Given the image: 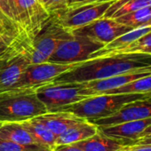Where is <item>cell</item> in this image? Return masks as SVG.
<instances>
[{
	"mask_svg": "<svg viewBox=\"0 0 151 151\" xmlns=\"http://www.w3.org/2000/svg\"><path fill=\"white\" fill-rule=\"evenodd\" d=\"M140 71H151V53L126 52L89 59L62 73L52 82H87Z\"/></svg>",
	"mask_w": 151,
	"mask_h": 151,
	"instance_id": "1",
	"label": "cell"
},
{
	"mask_svg": "<svg viewBox=\"0 0 151 151\" xmlns=\"http://www.w3.org/2000/svg\"><path fill=\"white\" fill-rule=\"evenodd\" d=\"M147 93H103L88 97L80 101L57 109L52 111H63L74 114L89 122L104 118L115 114L123 106L132 101L144 99Z\"/></svg>",
	"mask_w": 151,
	"mask_h": 151,
	"instance_id": "2",
	"label": "cell"
},
{
	"mask_svg": "<svg viewBox=\"0 0 151 151\" xmlns=\"http://www.w3.org/2000/svg\"><path fill=\"white\" fill-rule=\"evenodd\" d=\"M36 88H14L0 93V122L22 123L47 113Z\"/></svg>",
	"mask_w": 151,
	"mask_h": 151,
	"instance_id": "3",
	"label": "cell"
},
{
	"mask_svg": "<svg viewBox=\"0 0 151 151\" xmlns=\"http://www.w3.org/2000/svg\"><path fill=\"white\" fill-rule=\"evenodd\" d=\"M73 34L65 29L55 18H52L47 23L30 39H25L24 51L30 63H41L48 61L59 45L65 40L73 37Z\"/></svg>",
	"mask_w": 151,
	"mask_h": 151,
	"instance_id": "4",
	"label": "cell"
},
{
	"mask_svg": "<svg viewBox=\"0 0 151 151\" xmlns=\"http://www.w3.org/2000/svg\"><path fill=\"white\" fill-rule=\"evenodd\" d=\"M36 93L48 112L94 96V93L86 86L84 82H51L37 87Z\"/></svg>",
	"mask_w": 151,
	"mask_h": 151,
	"instance_id": "5",
	"label": "cell"
},
{
	"mask_svg": "<svg viewBox=\"0 0 151 151\" xmlns=\"http://www.w3.org/2000/svg\"><path fill=\"white\" fill-rule=\"evenodd\" d=\"M8 16L19 25L27 39L33 37L52 18L41 0H10Z\"/></svg>",
	"mask_w": 151,
	"mask_h": 151,
	"instance_id": "6",
	"label": "cell"
},
{
	"mask_svg": "<svg viewBox=\"0 0 151 151\" xmlns=\"http://www.w3.org/2000/svg\"><path fill=\"white\" fill-rule=\"evenodd\" d=\"M105 45L93 38L73 36L70 39L62 41L48 61L58 63H78L90 59L91 54L101 49Z\"/></svg>",
	"mask_w": 151,
	"mask_h": 151,
	"instance_id": "7",
	"label": "cell"
},
{
	"mask_svg": "<svg viewBox=\"0 0 151 151\" xmlns=\"http://www.w3.org/2000/svg\"><path fill=\"white\" fill-rule=\"evenodd\" d=\"M114 1L116 0L75 7H66L53 15L65 29L72 32L73 30L86 26L95 20L104 17L107 10Z\"/></svg>",
	"mask_w": 151,
	"mask_h": 151,
	"instance_id": "8",
	"label": "cell"
},
{
	"mask_svg": "<svg viewBox=\"0 0 151 151\" xmlns=\"http://www.w3.org/2000/svg\"><path fill=\"white\" fill-rule=\"evenodd\" d=\"M78 63H58L51 61L30 63L22 74L15 88H37L51 83L60 75L75 68Z\"/></svg>",
	"mask_w": 151,
	"mask_h": 151,
	"instance_id": "9",
	"label": "cell"
},
{
	"mask_svg": "<svg viewBox=\"0 0 151 151\" xmlns=\"http://www.w3.org/2000/svg\"><path fill=\"white\" fill-rule=\"evenodd\" d=\"M133 29L117 22L115 19L102 17L72 31L75 36L87 37L103 45H108Z\"/></svg>",
	"mask_w": 151,
	"mask_h": 151,
	"instance_id": "10",
	"label": "cell"
},
{
	"mask_svg": "<svg viewBox=\"0 0 151 151\" xmlns=\"http://www.w3.org/2000/svg\"><path fill=\"white\" fill-rule=\"evenodd\" d=\"M151 117V95L144 99L137 100L123 106L115 114L97 120L91 121L97 126H108L119 123L145 119Z\"/></svg>",
	"mask_w": 151,
	"mask_h": 151,
	"instance_id": "11",
	"label": "cell"
},
{
	"mask_svg": "<svg viewBox=\"0 0 151 151\" xmlns=\"http://www.w3.org/2000/svg\"><path fill=\"white\" fill-rule=\"evenodd\" d=\"M150 124L151 117L126 121L108 126H98V129L103 134L115 139L127 142L130 146L141 137L142 132Z\"/></svg>",
	"mask_w": 151,
	"mask_h": 151,
	"instance_id": "12",
	"label": "cell"
},
{
	"mask_svg": "<svg viewBox=\"0 0 151 151\" xmlns=\"http://www.w3.org/2000/svg\"><path fill=\"white\" fill-rule=\"evenodd\" d=\"M29 64L30 61L24 51V47L10 58L0 68V93L15 88Z\"/></svg>",
	"mask_w": 151,
	"mask_h": 151,
	"instance_id": "13",
	"label": "cell"
},
{
	"mask_svg": "<svg viewBox=\"0 0 151 151\" xmlns=\"http://www.w3.org/2000/svg\"><path fill=\"white\" fill-rule=\"evenodd\" d=\"M150 74H151V71L133 72V73L123 74L119 76H115V77L102 78V79L91 80V81H87L84 83L86 86L88 87L94 93V95H98V94L106 93L109 91L118 88L131 81L143 78L145 76H147Z\"/></svg>",
	"mask_w": 151,
	"mask_h": 151,
	"instance_id": "14",
	"label": "cell"
},
{
	"mask_svg": "<svg viewBox=\"0 0 151 151\" xmlns=\"http://www.w3.org/2000/svg\"><path fill=\"white\" fill-rule=\"evenodd\" d=\"M35 118L48 127L54 133L56 138L69 127L86 121V119L78 117L74 114L63 111L47 112Z\"/></svg>",
	"mask_w": 151,
	"mask_h": 151,
	"instance_id": "15",
	"label": "cell"
},
{
	"mask_svg": "<svg viewBox=\"0 0 151 151\" xmlns=\"http://www.w3.org/2000/svg\"><path fill=\"white\" fill-rule=\"evenodd\" d=\"M84 151H122L126 146L127 142L121 141L110 138L99 131L90 138L74 143Z\"/></svg>",
	"mask_w": 151,
	"mask_h": 151,
	"instance_id": "16",
	"label": "cell"
},
{
	"mask_svg": "<svg viewBox=\"0 0 151 151\" xmlns=\"http://www.w3.org/2000/svg\"><path fill=\"white\" fill-rule=\"evenodd\" d=\"M98 132V126L86 120L75 124L56 138V147L60 145L74 144L86 139Z\"/></svg>",
	"mask_w": 151,
	"mask_h": 151,
	"instance_id": "17",
	"label": "cell"
},
{
	"mask_svg": "<svg viewBox=\"0 0 151 151\" xmlns=\"http://www.w3.org/2000/svg\"><path fill=\"white\" fill-rule=\"evenodd\" d=\"M22 124L29 132L36 143L43 145L50 148L52 151L56 147V136L48 127H46L41 122H39L36 118H32L22 122Z\"/></svg>",
	"mask_w": 151,
	"mask_h": 151,
	"instance_id": "18",
	"label": "cell"
},
{
	"mask_svg": "<svg viewBox=\"0 0 151 151\" xmlns=\"http://www.w3.org/2000/svg\"><path fill=\"white\" fill-rule=\"evenodd\" d=\"M0 139L19 144L36 143L22 123H3L0 126Z\"/></svg>",
	"mask_w": 151,
	"mask_h": 151,
	"instance_id": "19",
	"label": "cell"
},
{
	"mask_svg": "<svg viewBox=\"0 0 151 151\" xmlns=\"http://www.w3.org/2000/svg\"><path fill=\"white\" fill-rule=\"evenodd\" d=\"M148 6H151V0H116L107 10L104 17L116 19Z\"/></svg>",
	"mask_w": 151,
	"mask_h": 151,
	"instance_id": "20",
	"label": "cell"
},
{
	"mask_svg": "<svg viewBox=\"0 0 151 151\" xmlns=\"http://www.w3.org/2000/svg\"><path fill=\"white\" fill-rule=\"evenodd\" d=\"M117 22L132 29L151 26V6L141 8L115 19Z\"/></svg>",
	"mask_w": 151,
	"mask_h": 151,
	"instance_id": "21",
	"label": "cell"
},
{
	"mask_svg": "<svg viewBox=\"0 0 151 151\" xmlns=\"http://www.w3.org/2000/svg\"><path fill=\"white\" fill-rule=\"evenodd\" d=\"M151 93V74L131 81L106 93Z\"/></svg>",
	"mask_w": 151,
	"mask_h": 151,
	"instance_id": "22",
	"label": "cell"
},
{
	"mask_svg": "<svg viewBox=\"0 0 151 151\" xmlns=\"http://www.w3.org/2000/svg\"><path fill=\"white\" fill-rule=\"evenodd\" d=\"M126 52H151V31L146 33L141 37L134 41L133 43L122 47L120 49L115 50L109 52L108 55H113L117 53H126ZM106 55V56H108Z\"/></svg>",
	"mask_w": 151,
	"mask_h": 151,
	"instance_id": "23",
	"label": "cell"
},
{
	"mask_svg": "<svg viewBox=\"0 0 151 151\" xmlns=\"http://www.w3.org/2000/svg\"><path fill=\"white\" fill-rule=\"evenodd\" d=\"M0 151H52V150L38 143L19 144L9 140L0 139Z\"/></svg>",
	"mask_w": 151,
	"mask_h": 151,
	"instance_id": "24",
	"label": "cell"
},
{
	"mask_svg": "<svg viewBox=\"0 0 151 151\" xmlns=\"http://www.w3.org/2000/svg\"><path fill=\"white\" fill-rule=\"evenodd\" d=\"M0 34L18 37L22 35L19 25L0 8Z\"/></svg>",
	"mask_w": 151,
	"mask_h": 151,
	"instance_id": "25",
	"label": "cell"
},
{
	"mask_svg": "<svg viewBox=\"0 0 151 151\" xmlns=\"http://www.w3.org/2000/svg\"><path fill=\"white\" fill-rule=\"evenodd\" d=\"M25 39H26V37L24 35L20 36L17 38V40L14 42V44L5 53H3L2 55H0V68H1L2 66H4L6 64V62L10 58H12L14 55H15L17 52H19L21 50L23 49Z\"/></svg>",
	"mask_w": 151,
	"mask_h": 151,
	"instance_id": "26",
	"label": "cell"
},
{
	"mask_svg": "<svg viewBox=\"0 0 151 151\" xmlns=\"http://www.w3.org/2000/svg\"><path fill=\"white\" fill-rule=\"evenodd\" d=\"M41 1L46 10L53 15L67 7L68 0H41Z\"/></svg>",
	"mask_w": 151,
	"mask_h": 151,
	"instance_id": "27",
	"label": "cell"
},
{
	"mask_svg": "<svg viewBox=\"0 0 151 151\" xmlns=\"http://www.w3.org/2000/svg\"><path fill=\"white\" fill-rule=\"evenodd\" d=\"M20 36H22V35H20ZM20 36L12 37V36H8V35L0 34V55L5 53L14 44V42L17 40V38Z\"/></svg>",
	"mask_w": 151,
	"mask_h": 151,
	"instance_id": "28",
	"label": "cell"
},
{
	"mask_svg": "<svg viewBox=\"0 0 151 151\" xmlns=\"http://www.w3.org/2000/svg\"><path fill=\"white\" fill-rule=\"evenodd\" d=\"M107 1H113V0H68L67 4V7H75V6L88 5V4L101 3V2H107Z\"/></svg>",
	"mask_w": 151,
	"mask_h": 151,
	"instance_id": "29",
	"label": "cell"
},
{
	"mask_svg": "<svg viewBox=\"0 0 151 151\" xmlns=\"http://www.w3.org/2000/svg\"><path fill=\"white\" fill-rule=\"evenodd\" d=\"M122 151H151V145L133 144L126 146Z\"/></svg>",
	"mask_w": 151,
	"mask_h": 151,
	"instance_id": "30",
	"label": "cell"
},
{
	"mask_svg": "<svg viewBox=\"0 0 151 151\" xmlns=\"http://www.w3.org/2000/svg\"><path fill=\"white\" fill-rule=\"evenodd\" d=\"M52 151H84V150L79 147L76 146L75 144H67V145L57 146L53 148Z\"/></svg>",
	"mask_w": 151,
	"mask_h": 151,
	"instance_id": "31",
	"label": "cell"
},
{
	"mask_svg": "<svg viewBox=\"0 0 151 151\" xmlns=\"http://www.w3.org/2000/svg\"><path fill=\"white\" fill-rule=\"evenodd\" d=\"M133 144H140V145H151V135L145 136L142 138L138 139L133 142ZM132 144V145H133Z\"/></svg>",
	"mask_w": 151,
	"mask_h": 151,
	"instance_id": "32",
	"label": "cell"
},
{
	"mask_svg": "<svg viewBox=\"0 0 151 151\" xmlns=\"http://www.w3.org/2000/svg\"><path fill=\"white\" fill-rule=\"evenodd\" d=\"M10 0H0V8L1 10L8 15V6H9Z\"/></svg>",
	"mask_w": 151,
	"mask_h": 151,
	"instance_id": "33",
	"label": "cell"
},
{
	"mask_svg": "<svg viewBox=\"0 0 151 151\" xmlns=\"http://www.w3.org/2000/svg\"><path fill=\"white\" fill-rule=\"evenodd\" d=\"M149 135H151V124H150L148 127H147V128L145 129V131L142 132V134H141V137H140V138L145 137V136H149Z\"/></svg>",
	"mask_w": 151,
	"mask_h": 151,
	"instance_id": "34",
	"label": "cell"
},
{
	"mask_svg": "<svg viewBox=\"0 0 151 151\" xmlns=\"http://www.w3.org/2000/svg\"><path fill=\"white\" fill-rule=\"evenodd\" d=\"M2 124H3V123H2V122H0V126H1Z\"/></svg>",
	"mask_w": 151,
	"mask_h": 151,
	"instance_id": "35",
	"label": "cell"
},
{
	"mask_svg": "<svg viewBox=\"0 0 151 151\" xmlns=\"http://www.w3.org/2000/svg\"><path fill=\"white\" fill-rule=\"evenodd\" d=\"M150 53H151V52H150Z\"/></svg>",
	"mask_w": 151,
	"mask_h": 151,
	"instance_id": "36",
	"label": "cell"
}]
</instances>
